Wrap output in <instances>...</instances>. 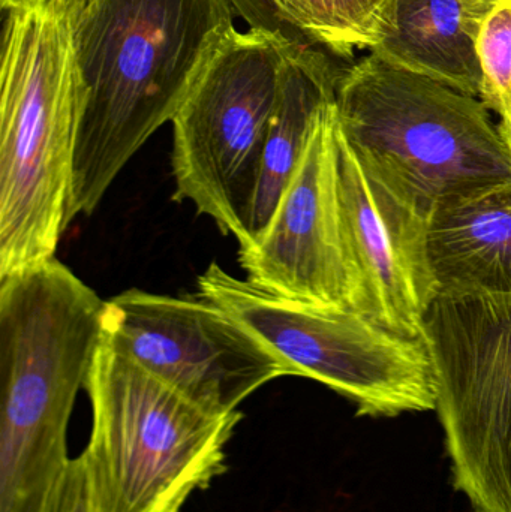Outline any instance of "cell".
Instances as JSON below:
<instances>
[{"mask_svg":"<svg viewBox=\"0 0 511 512\" xmlns=\"http://www.w3.org/2000/svg\"><path fill=\"white\" fill-rule=\"evenodd\" d=\"M501 132H503L504 140H506L507 147H509L511 155V123L510 126H507L506 129H501Z\"/></svg>","mask_w":511,"mask_h":512,"instance_id":"ffe728a7","label":"cell"},{"mask_svg":"<svg viewBox=\"0 0 511 512\" xmlns=\"http://www.w3.org/2000/svg\"><path fill=\"white\" fill-rule=\"evenodd\" d=\"M105 300L57 258L0 277V512H41L71 463L68 427Z\"/></svg>","mask_w":511,"mask_h":512,"instance_id":"7a4b0ae2","label":"cell"},{"mask_svg":"<svg viewBox=\"0 0 511 512\" xmlns=\"http://www.w3.org/2000/svg\"><path fill=\"white\" fill-rule=\"evenodd\" d=\"M246 279L290 300L360 313L359 276L339 201L335 102L321 114L296 176L260 239L240 248Z\"/></svg>","mask_w":511,"mask_h":512,"instance_id":"30bf717a","label":"cell"},{"mask_svg":"<svg viewBox=\"0 0 511 512\" xmlns=\"http://www.w3.org/2000/svg\"><path fill=\"white\" fill-rule=\"evenodd\" d=\"M498 0H389L369 53L398 68L482 96L479 44Z\"/></svg>","mask_w":511,"mask_h":512,"instance_id":"7c38bea8","label":"cell"},{"mask_svg":"<svg viewBox=\"0 0 511 512\" xmlns=\"http://www.w3.org/2000/svg\"><path fill=\"white\" fill-rule=\"evenodd\" d=\"M339 201L359 276L360 313L420 339L440 285L429 254V216L369 176L339 131Z\"/></svg>","mask_w":511,"mask_h":512,"instance_id":"8fae6325","label":"cell"},{"mask_svg":"<svg viewBox=\"0 0 511 512\" xmlns=\"http://www.w3.org/2000/svg\"><path fill=\"white\" fill-rule=\"evenodd\" d=\"M111 348L213 414L239 412L260 388L288 376L284 364L206 298L128 289L105 301Z\"/></svg>","mask_w":511,"mask_h":512,"instance_id":"9c48e42d","label":"cell"},{"mask_svg":"<svg viewBox=\"0 0 511 512\" xmlns=\"http://www.w3.org/2000/svg\"><path fill=\"white\" fill-rule=\"evenodd\" d=\"M92 408L81 453L95 512H183L227 472L242 412L206 411L104 340L87 376Z\"/></svg>","mask_w":511,"mask_h":512,"instance_id":"5b68a950","label":"cell"},{"mask_svg":"<svg viewBox=\"0 0 511 512\" xmlns=\"http://www.w3.org/2000/svg\"><path fill=\"white\" fill-rule=\"evenodd\" d=\"M41 512H95L84 457H72Z\"/></svg>","mask_w":511,"mask_h":512,"instance_id":"e0dca14e","label":"cell"},{"mask_svg":"<svg viewBox=\"0 0 511 512\" xmlns=\"http://www.w3.org/2000/svg\"><path fill=\"white\" fill-rule=\"evenodd\" d=\"M429 254L440 291L511 292V182L435 209Z\"/></svg>","mask_w":511,"mask_h":512,"instance_id":"5bb4252c","label":"cell"},{"mask_svg":"<svg viewBox=\"0 0 511 512\" xmlns=\"http://www.w3.org/2000/svg\"><path fill=\"white\" fill-rule=\"evenodd\" d=\"M66 2L72 3V2H77V0H66Z\"/></svg>","mask_w":511,"mask_h":512,"instance_id":"44dd1931","label":"cell"},{"mask_svg":"<svg viewBox=\"0 0 511 512\" xmlns=\"http://www.w3.org/2000/svg\"><path fill=\"white\" fill-rule=\"evenodd\" d=\"M84 83L66 0L6 12L0 68V277L56 258L71 224Z\"/></svg>","mask_w":511,"mask_h":512,"instance_id":"3957f363","label":"cell"},{"mask_svg":"<svg viewBox=\"0 0 511 512\" xmlns=\"http://www.w3.org/2000/svg\"><path fill=\"white\" fill-rule=\"evenodd\" d=\"M482 69V99L500 117V128L511 123V0H498L483 23L477 44Z\"/></svg>","mask_w":511,"mask_h":512,"instance_id":"2e32d148","label":"cell"},{"mask_svg":"<svg viewBox=\"0 0 511 512\" xmlns=\"http://www.w3.org/2000/svg\"><path fill=\"white\" fill-rule=\"evenodd\" d=\"M341 71L324 51L309 44H297L288 57L240 248L260 239L269 227L302 164L321 114L335 102Z\"/></svg>","mask_w":511,"mask_h":512,"instance_id":"4fadbf2b","label":"cell"},{"mask_svg":"<svg viewBox=\"0 0 511 512\" xmlns=\"http://www.w3.org/2000/svg\"><path fill=\"white\" fill-rule=\"evenodd\" d=\"M297 44L267 27H234L210 54L173 123L174 200L225 236L245 239L261 153Z\"/></svg>","mask_w":511,"mask_h":512,"instance_id":"52a82bcc","label":"cell"},{"mask_svg":"<svg viewBox=\"0 0 511 512\" xmlns=\"http://www.w3.org/2000/svg\"><path fill=\"white\" fill-rule=\"evenodd\" d=\"M452 483L511 512V292L440 291L423 322Z\"/></svg>","mask_w":511,"mask_h":512,"instance_id":"ba28073f","label":"cell"},{"mask_svg":"<svg viewBox=\"0 0 511 512\" xmlns=\"http://www.w3.org/2000/svg\"><path fill=\"white\" fill-rule=\"evenodd\" d=\"M198 295L222 307L287 369L356 405L359 417L435 411V372L425 339H411L351 309L273 294L212 262Z\"/></svg>","mask_w":511,"mask_h":512,"instance_id":"8992f818","label":"cell"},{"mask_svg":"<svg viewBox=\"0 0 511 512\" xmlns=\"http://www.w3.org/2000/svg\"><path fill=\"white\" fill-rule=\"evenodd\" d=\"M335 108L366 173L425 215L511 182L509 147L482 99L375 54L342 69Z\"/></svg>","mask_w":511,"mask_h":512,"instance_id":"277c9868","label":"cell"},{"mask_svg":"<svg viewBox=\"0 0 511 512\" xmlns=\"http://www.w3.org/2000/svg\"><path fill=\"white\" fill-rule=\"evenodd\" d=\"M294 38L341 57L371 50L389 0H261Z\"/></svg>","mask_w":511,"mask_h":512,"instance_id":"9a60e30c","label":"cell"},{"mask_svg":"<svg viewBox=\"0 0 511 512\" xmlns=\"http://www.w3.org/2000/svg\"><path fill=\"white\" fill-rule=\"evenodd\" d=\"M48 0H0V5L5 12L20 11V9L33 8L44 5Z\"/></svg>","mask_w":511,"mask_h":512,"instance_id":"d6986e66","label":"cell"},{"mask_svg":"<svg viewBox=\"0 0 511 512\" xmlns=\"http://www.w3.org/2000/svg\"><path fill=\"white\" fill-rule=\"evenodd\" d=\"M230 2L236 9L237 17L242 18L249 27H267V29L290 35L261 0H230Z\"/></svg>","mask_w":511,"mask_h":512,"instance_id":"ac0fdd59","label":"cell"},{"mask_svg":"<svg viewBox=\"0 0 511 512\" xmlns=\"http://www.w3.org/2000/svg\"><path fill=\"white\" fill-rule=\"evenodd\" d=\"M84 83L69 218L90 216L132 156L171 122L219 42L230 0L69 3Z\"/></svg>","mask_w":511,"mask_h":512,"instance_id":"6da1fadb","label":"cell"}]
</instances>
